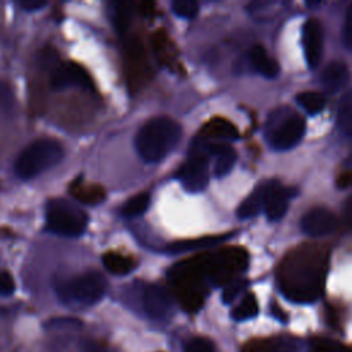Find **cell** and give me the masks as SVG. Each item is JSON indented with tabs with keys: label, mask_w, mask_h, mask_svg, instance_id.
Returning a JSON list of instances; mask_svg holds the SVG:
<instances>
[{
	"label": "cell",
	"mask_w": 352,
	"mask_h": 352,
	"mask_svg": "<svg viewBox=\"0 0 352 352\" xmlns=\"http://www.w3.org/2000/svg\"><path fill=\"white\" fill-rule=\"evenodd\" d=\"M326 278V253L304 245L287 254L279 268L282 293L294 302H314L322 294Z\"/></svg>",
	"instance_id": "cell-1"
},
{
	"label": "cell",
	"mask_w": 352,
	"mask_h": 352,
	"mask_svg": "<svg viewBox=\"0 0 352 352\" xmlns=\"http://www.w3.org/2000/svg\"><path fill=\"white\" fill-rule=\"evenodd\" d=\"M205 256L179 263L169 271V280L173 285L176 296L187 312L198 311L208 292Z\"/></svg>",
	"instance_id": "cell-2"
},
{
	"label": "cell",
	"mask_w": 352,
	"mask_h": 352,
	"mask_svg": "<svg viewBox=\"0 0 352 352\" xmlns=\"http://www.w3.org/2000/svg\"><path fill=\"white\" fill-rule=\"evenodd\" d=\"M180 136L182 128L175 120L154 117L138 131L135 144L139 155L146 162H158L175 148Z\"/></svg>",
	"instance_id": "cell-3"
},
{
	"label": "cell",
	"mask_w": 352,
	"mask_h": 352,
	"mask_svg": "<svg viewBox=\"0 0 352 352\" xmlns=\"http://www.w3.org/2000/svg\"><path fill=\"white\" fill-rule=\"evenodd\" d=\"M63 147L54 138H40L21 151L15 161V173L21 179H32L55 166L63 158Z\"/></svg>",
	"instance_id": "cell-4"
},
{
	"label": "cell",
	"mask_w": 352,
	"mask_h": 352,
	"mask_svg": "<svg viewBox=\"0 0 352 352\" xmlns=\"http://www.w3.org/2000/svg\"><path fill=\"white\" fill-rule=\"evenodd\" d=\"M305 133V120L292 110H275L267 121L265 138L276 150L294 147Z\"/></svg>",
	"instance_id": "cell-5"
},
{
	"label": "cell",
	"mask_w": 352,
	"mask_h": 352,
	"mask_svg": "<svg viewBox=\"0 0 352 352\" xmlns=\"http://www.w3.org/2000/svg\"><path fill=\"white\" fill-rule=\"evenodd\" d=\"M47 228L63 236L81 235L88 224L87 213L76 204L56 198L51 199L45 208Z\"/></svg>",
	"instance_id": "cell-6"
},
{
	"label": "cell",
	"mask_w": 352,
	"mask_h": 352,
	"mask_svg": "<svg viewBox=\"0 0 352 352\" xmlns=\"http://www.w3.org/2000/svg\"><path fill=\"white\" fill-rule=\"evenodd\" d=\"M205 263L208 279L217 286H226L246 268L248 253L242 248L230 246L220 249L214 254H206Z\"/></svg>",
	"instance_id": "cell-7"
},
{
	"label": "cell",
	"mask_w": 352,
	"mask_h": 352,
	"mask_svg": "<svg viewBox=\"0 0 352 352\" xmlns=\"http://www.w3.org/2000/svg\"><path fill=\"white\" fill-rule=\"evenodd\" d=\"M106 279L98 271H88L69 280L59 287V296L65 301H73L81 305L98 302L106 292Z\"/></svg>",
	"instance_id": "cell-8"
},
{
	"label": "cell",
	"mask_w": 352,
	"mask_h": 352,
	"mask_svg": "<svg viewBox=\"0 0 352 352\" xmlns=\"http://www.w3.org/2000/svg\"><path fill=\"white\" fill-rule=\"evenodd\" d=\"M180 182L190 192H199L206 188L209 183L208 158L198 153L190 157L180 170Z\"/></svg>",
	"instance_id": "cell-9"
},
{
	"label": "cell",
	"mask_w": 352,
	"mask_h": 352,
	"mask_svg": "<svg viewBox=\"0 0 352 352\" xmlns=\"http://www.w3.org/2000/svg\"><path fill=\"white\" fill-rule=\"evenodd\" d=\"M51 85L55 89H65L69 87L87 88L91 85V78L88 72L81 65L76 62H65L54 67Z\"/></svg>",
	"instance_id": "cell-10"
},
{
	"label": "cell",
	"mask_w": 352,
	"mask_h": 352,
	"mask_svg": "<svg viewBox=\"0 0 352 352\" xmlns=\"http://www.w3.org/2000/svg\"><path fill=\"white\" fill-rule=\"evenodd\" d=\"M302 47L308 67L315 69L322 58L323 30L320 23L314 18L308 19L302 26Z\"/></svg>",
	"instance_id": "cell-11"
},
{
	"label": "cell",
	"mask_w": 352,
	"mask_h": 352,
	"mask_svg": "<svg viewBox=\"0 0 352 352\" xmlns=\"http://www.w3.org/2000/svg\"><path fill=\"white\" fill-rule=\"evenodd\" d=\"M143 308L153 319H164L172 311V298L169 292L158 285H150L143 293Z\"/></svg>",
	"instance_id": "cell-12"
},
{
	"label": "cell",
	"mask_w": 352,
	"mask_h": 352,
	"mask_svg": "<svg viewBox=\"0 0 352 352\" xmlns=\"http://www.w3.org/2000/svg\"><path fill=\"white\" fill-rule=\"evenodd\" d=\"M336 226V216L323 208L312 209L301 219V230L311 236H322L330 234Z\"/></svg>",
	"instance_id": "cell-13"
},
{
	"label": "cell",
	"mask_w": 352,
	"mask_h": 352,
	"mask_svg": "<svg viewBox=\"0 0 352 352\" xmlns=\"http://www.w3.org/2000/svg\"><path fill=\"white\" fill-rule=\"evenodd\" d=\"M293 197V190L282 187L278 182L271 180L268 192L264 202V210L270 220L280 219L286 210L290 198Z\"/></svg>",
	"instance_id": "cell-14"
},
{
	"label": "cell",
	"mask_w": 352,
	"mask_h": 352,
	"mask_svg": "<svg viewBox=\"0 0 352 352\" xmlns=\"http://www.w3.org/2000/svg\"><path fill=\"white\" fill-rule=\"evenodd\" d=\"M201 136L204 139H208L210 142H221V143H227V142H232L235 139H238V129L236 126L226 120V118H212L209 120L202 131H201Z\"/></svg>",
	"instance_id": "cell-15"
},
{
	"label": "cell",
	"mask_w": 352,
	"mask_h": 352,
	"mask_svg": "<svg viewBox=\"0 0 352 352\" xmlns=\"http://www.w3.org/2000/svg\"><path fill=\"white\" fill-rule=\"evenodd\" d=\"M206 154H210L216 158L214 175L217 177L227 175L232 169V166L236 161V153L228 143L210 142L206 146Z\"/></svg>",
	"instance_id": "cell-16"
},
{
	"label": "cell",
	"mask_w": 352,
	"mask_h": 352,
	"mask_svg": "<svg viewBox=\"0 0 352 352\" xmlns=\"http://www.w3.org/2000/svg\"><path fill=\"white\" fill-rule=\"evenodd\" d=\"M322 85L329 94H334L349 81V70L342 62H331L322 73Z\"/></svg>",
	"instance_id": "cell-17"
},
{
	"label": "cell",
	"mask_w": 352,
	"mask_h": 352,
	"mask_svg": "<svg viewBox=\"0 0 352 352\" xmlns=\"http://www.w3.org/2000/svg\"><path fill=\"white\" fill-rule=\"evenodd\" d=\"M270 183H271V180L257 186L254 188V191L242 201V204L239 205L238 212H236L238 217L249 219V217L256 216L261 209H264V202H265Z\"/></svg>",
	"instance_id": "cell-18"
},
{
	"label": "cell",
	"mask_w": 352,
	"mask_h": 352,
	"mask_svg": "<svg viewBox=\"0 0 352 352\" xmlns=\"http://www.w3.org/2000/svg\"><path fill=\"white\" fill-rule=\"evenodd\" d=\"M249 58H250L253 67L264 77L274 78L279 73L278 62L271 55H268V52L264 50V47L254 45L250 50Z\"/></svg>",
	"instance_id": "cell-19"
},
{
	"label": "cell",
	"mask_w": 352,
	"mask_h": 352,
	"mask_svg": "<svg viewBox=\"0 0 352 352\" xmlns=\"http://www.w3.org/2000/svg\"><path fill=\"white\" fill-rule=\"evenodd\" d=\"M70 194L85 205H98L104 201L106 192L102 186L98 184H84L81 182H76L70 187Z\"/></svg>",
	"instance_id": "cell-20"
},
{
	"label": "cell",
	"mask_w": 352,
	"mask_h": 352,
	"mask_svg": "<svg viewBox=\"0 0 352 352\" xmlns=\"http://www.w3.org/2000/svg\"><path fill=\"white\" fill-rule=\"evenodd\" d=\"M292 342L283 338H261L245 344L242 352H292Z\"/></svg>",
	"instance_id": "cell-21"
},
{
	"label": "cell",
	"mask_w": 352,
	"mask_h": 352,
	"mask_svg": "<svg viewBox=\"0 0 352 352\" xmlns=\"http://www.w3.org/2000/svg\"><path fill=\"white\" fill-rule=\"evenodd\" d=\"M102 261L106 270L114 275H125L135 268V261L131 257L116 252L104 253Z\"/></svg>",
	"instance_id": "cell-22"
},
{
	"label": "cell",
	"mask_w": 352,
	"mask_h": 352,
	"mask_svg": "<svg viewBox=\"0 0 352 352\" xmlns=\"http://www.w3.org/2000/svg\"><path fill=\"white\" fill-rule=\"evenodd\" d=\"M337 125L342 133L352 136V91H346L338 102Z\"/></svg>",
	"instance_id": "cell-23"
},
{
	"label": "cell",
	"mask_w": 352,
	"mask_h": 352,
	"mask_svg": "<svg viewBox=\"0 0 352 352\" xmlns=\"http://www.w3.org/2000/svg\"><path fill=\"white\" fill-rule=\"evenodd\" d=\"M230 235L221 234V235H212V236H204L198 239H190V241H179L170 246H168V250L172 253H180V252H187V250H194V249H201V248H208L214 243H219L224 239H227Z\"/></svg>",
	"instance_id": "cell-24"
},
{
	"label": "cell",
	"mask_w": 352,
	"mask_h": 352,
	"mask_svg": "<svg viewBox=\"0 0 352 352\" xmlns=\"http://www.w3.org/2000/svg\"><path fill=\"white\" fill-rule=\"evenodd\" d=\"M150 205V195L147 192H140L133 197H131L124 205H122V214L125 217H136L147 210Z\"/></svg>",
	"instance_id": "cell-25"
},
{
	"label": "cell",
	"mask_w": 352,
	"mask_h": 352,
	"mask_svg": "<svg viewBox=\"0 0 352 352\" xmlns=\"http://www.w3.org/2000/svg\"><path fill=\"white\" fill-rule=\"evenodd\" d=\"M257 312H258L257 300H256L254 294L248 293V294L241 300V302L232 309L231 316H232L235 320H246V319H250V318L256 316Z\"/></svg>",
	"instance_id": "cell-26"
},
{
	"label": "cell",
	"mask_w": 352,
	"mask_h": 352,
	"mask_svg": "<svg viewBox=\"0 0 352 352\" xmlns=\"http://www.w3.org/2000/svg\"><path fill=\"white\" fill-rule=\"evenodd\" d=\"M297 102L301 107H304L309 114H316L319 113L324 104H326V99L320 92H315V91H305V92H300L297 95Z\"/></svg>",
	"instance_id": "cell-27"
},
{
	"label": "cell",
	"mask_w": 352,
	"mask_h": 352,
	"mask_svg": "<svg viewBox=\"0 0 352 352\" xmlns=\"http://www.w3.org/2000/svg\"><path fill=\"white\" fill-rule=\"evenodd\" d=\"M311 349L312 352H352V348L338 341L320 337L311 340Z\"/></svg>",
	"instance_id": "cell-28"
},
{
	"label": "cell",
	"mask_w": 352,
	"mask_h": 352,
	"mask_svg": "<svg viewBox=\"0 0 352 352\" xmlns=\"http://www.w3.org/2000/svg\"><path fill=\"white\" fill-rule=\"evenodd\" d=\"M131 4L128 3H116L114 4V23L120 32H124L131 22Z\"/></svg>",
	"instance_id": "cell-29"
},
{
	"label": "cell",
	"mask_w": 352,
	"mask_h": 352,
	"mask_svg": "<svg viewBox=\"0 0 352 352\" xmlns=\"http://www.w3.org/2000/svg\"><path fill=\"white\" fill-rule=\"evenodd\" d=\"M172 10L182 18H194L198 12V4L191 0H176L172 3Z\"/></svg>",
	"instance_id": "cell-30"
},
{
	"label": "cell",
	"mask_w": 352,
	"mask_h": 352,
	"mask_svg": "<svg viewBox=\"0 0 352 352\" xmlns=\"http://www.w3.org/2000/svg\"><path fill=\"white\" fill-rule=\"evenodd\" d=\"M184 352H216V351L210 340L205 337H195L186 344Z\"/></svg>",
	"instance_id": "cell-31"
},
{
	"label": "cell",
	"mask_w": 352,
	"mask_h": 352,
	"mask_svg": "<svg viewBox=\"0 0 352 352\" xmlns=\"http://www.w3.org/2000/svg\"><path fill=\"white\" fill-rule=\"evenodd\" d=\"M246 279L243 278H236L234 280H231L230 283L226 285V289L223 292V301L224 302H231L235 300V297L245 289L246 286Z\"/></svg>",
	"instance_id": "cell-32"
},
{
	"label": "cell",
	"mask_w": 352,
	"mask_h": 352,
	"mask_svg": "<svg viewBox=\"0 0 352 352\" xmlns=\"http://www.w3.org/2000/svg\"><path fill=\"white\" fill-rule=\"evenodd\" d=\"M342 43L349 51H352V4L346 10L345 15V22L342 28Z\"/></svg>",
	"instance_id": "cell-33"
},
{
	"label": "cell",
	"mask_w": 352,
	"mask_h": 352,
	"mask_svg": "<svg viewBox=\"0 0 352 352\" xmlns=\"http://www.w3.org/2000/svg\"><path fill=\"white\" fill-rule=\"evenodd\" d=\"M15 290V282L10 272L0 271V294L10 296Z\"/></svg>",
	"instance_id": "cell-34"
},
{
	"label": "cell",
	"mask_w": 352,
	"mask_h": 352,
	"mask_svg": "<svg viewBox=\"0 0 352 352\" xmlns=\"http://www.w3.org/2000/svg\"><path fill=\"white\" fill-rule=\"evenodd\" d=\"M50 326H52L54 329H58V327H73V329H76V327H78L80 326V322L78 320H76V319H65V318H62V319H54L52 322H50L48 323Z\"/></svg>",
	"instance_id": "cell-35"
},
{
	"label": "cell",
	"mask_w": 352,
	"mask_h": 352,
	"mask_svg": "<svg viewBox=\"0 0 352 352\" xmlns=\"http://www.w3.org/2000/svg\"><path fill=\"white\" fill-rule=\"evenodd\" d=\"M47 3L43 0H22L19 1V6L22 8H25L26 11H33V10H38L41 7H44Z\"/></svg>",
	"instance_id": "cell-36"
},
{
	"label": "cell",
	"mask_w": 352,
	"mask_h": 352,
	"mask_svg": "<svg viewBox=\"0 0 352 352\" xmlns=\"http://www.w3.org/2000/svg\"><path fill=\"white\" fill-rule=\"evenodd\" d=\"M337 184H338L340 188H345V187L352 186V173H351V172L342 173V175L337 179Z\"/></svg>",
	"instance_id": "cell-37"
},
{
	"label": "cell",
	"mask_w": 352,
	"mask_h": 352,
	"mask_svg": "<svg viewBox=\"0 0 352 352\" xmlns=\"http://www.w3.org/2000/svg\"><path fill=\"white\" fill-rule=\"evenodd\" d=\"M344 217L345 221L349 227H352V195L348 198V201L345 202V209H344Z\"/></svg>",
	"instance_id": "cell-38"
}]
</instances>
